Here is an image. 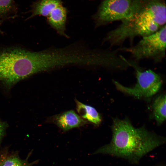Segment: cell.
Instances as JSON below:
<instances>
[{
    "label": "cell",
    "instance_id": "obj_1",
    "mask_svg": "<svg viewBox=\"0 0 166 166\" xmlns=\"http://www.w3.org/2000/svg\"><path fill=\"white\" fill-rule=\"evenodd\" d=\"M54 66L50 49L34 51L18 46L0 47V83L8 89L34 75L53 70Z\"/></svg>",
    "mask_w": 166,
    "mask_h": 166
},
{
    "label": "cell",
    "instance_id": "obj_2",
    "mask_svg": "<svg viewBox=\"0 0 166 166\" xmlns=\"http://www.w3.org/2000/svg\"><path fill=\"white\" fill-rule=\"evenodd\" d=\"M112 129L110 142L93 154H108L136 163L164 142V139L149 132L144 126L134 127L126 119H114Z\"/></svg>",
    "mask_w": 166,
    "mask_h": 166
},
{
    "label": "cell",
    "instance_id": "obj_3",
    "mask_svg": "<svg viewBox=\"0 0 166 166\" xmlns=\"http://www.w3.org/2000/svg\"><path fill=\"white\" fill-rule=\"evenodd\" d=\"M166 27L165 25L156 32L143 38L136 45L120 49L131 53L136 60L151 58L161 61L165 55Z\"/></svg>",
    "mask_w": 166,
    "mask_h": 166
},
{
    "label": "cell",
    "instance_id": "obj_4",
    "mask_svg": "<svg viewBox=\"0 0 166 166\" xmlns=\"http://www.w3.org/2000/svg\"><path fill=\"white\" fill-rule=\"evenodd\" d=\"M140 8L137 0H105L95 16L96 26L118 20L131 19Z\"/></svg>",
    "mask_w": 166,
    "mask_h": 166
},
{
    "label": "cell",
    "instance_id": "obj_5",
    "mask_svg": "<svg viewBox=\"0 0 166 166\" xmlns=\"http://www.w3.org/2000/svg\"><path fill=\"white\" fill-rule=\"evenodd\" d=\"M137 82L132 88L123 86L115 80L113 82L117 89L121 92L138 98H148L156 94L162 83L159 75L151 69L141 70L135 67Z\"/></svg>",
    "mask_w": 166,
    "mask_h": 166
},
{
    "label": "cell",
    "instance_id": "obj_6",
    "mask_svg": "<svg viewBox=\"0 0 166 166\" xmlns=\"http://www.w3.org/2000/svg\"><path fill=\"white\" fill-rule=\"evenodd\" d=\"M48 121L55 124L64 132L82 126L88 122L72 110L54 115Z\"/></svg>",
    "mask_w": 166,
    "mask_h": 166
},
{
    "label": "cell",
    "instance_id": "obj_7",
    "mask_svg": "<svg viewBox=\"0 0 166 166\" xmlns=\"http://www.w3.org/2000/svg\"><path fill=\"white\" fill-rule=\"evenodd\" d=\"M67 11L62 4L54 9L47 17L49 25L60 35L68 38L66 33Z\"/></svg>",
    "mask_w": 166,
    "mask_h": 166
},
{
    "label": "cell",
    "instance_id": "obj_8",
    "mask_svg": "<svg viewBox=\"0 0 166 166\" xmlns=\"http://www.w3.org/2000/svg\"><path fill=\"white\" fill-rule=\"evenodd\" d=\"M139 11L153 20L161 27L165 25L166 21L165 4L157 0H152Z\"/></svg>",
    "mask_w": 166,
    "mask_h": 166
},
{
    "label": "cell",
    "instance_id": "obj_9",
    "mask_svg": "<svg viewBox=\"0 0 166 166\" xmlns=\"http://www.w3.org/2000/svg\"><path fill=\"white\" fill-rule=\"evenodd\" d=\"M75 101L76 110L81 118L96 125L100 124L101 121V116L95 108L77 99Z\"/></svg>",
    "mask_w": 166,
    "mask_h": 166
},
{
    "label": "cell",
    "instance_id": "obj_10",
    "mask_svg": "<svg viewBox=\"0 0 166 166\" xmlns=\"http://www.w3.org/2000/svg\"><path fill=\"white\" fill-rule=\"evenodd\" d=\"M61 4L60 0H42L37 4L29 18L38 15L47 17L54 9Z\"/></svg>",
    "mask_w": 166,
    "mask_h": 166
},
{
    "label": "cell",
    "instance_id": "obj_11",
    "mask_svg": "<svg viewBox=\"0 0 166 166\" xmlns=\"http://www.w3.org/2000/svg\"><path fill=\"white\" fill-rule=\"evenodd\" d=\"M154 117L157 124H161L166 119V95L161 94L155 100L153 105Z\"/></svg>",
    "mask_w": 166,
    "mask_h": 166
},
{
    "label": "cell",
    "instance_id": "obj_12",
    "mask_svg": "<svg viewBox=\"0 0 166 166\" xmlns=\"http://www.w3.org/2000/svg\"><path fill=\"white\" fill-rule=\"evenodd\" d=\"M37 161L30 163L16 155L6 156L0 159V166H32Z\"/></svg>",
    "mask_w": 166,
    "mask_h": 166
},
{
    "label": "cell",
    "instance_id": "obj_13",
    "mask_svg": "<svg viewBox=\"0 0 166 166\" xmlns=\"http://www.w3.org/2000/svg\"><path fill=\"white\" fill-rule=\"evenodd\" d=\"M13 6V0H0V16L9 12Z\"/></svg>",
    "mask_w": 166,
    "mask_h": 166
},
{
    "label": "cell",
    "instance_id": "obj_14",
    "mask_svg": "<svg viewBox=\"0 0 166 166\" xmlns=\"http://www.w3.org/2000/svg\"><path fill=\"white\" fill-rule=\"evenodd\" d=\"M8 126V124L6 122L3 121L0 119V143L5 134Z\"/></svg>",
    "mask_w": 166,
    "mask_h": 166
},
{
    "label": "cell",
    "instance_id": "obj_15",
    "mask_svg": "<svg viewBox=\"0 0 166 166\" xmlns=\"http://www.w3.org/2000/svg\"><path fill=\"white\" fill-rule=\"evenodd\" d=\"M2 22H3V21L2 20H0V33L1 34H2L3 33V32L1 30V28H0V26H1L2 24Z\"/></svg>",
    "mask_w": 166,
    "mask_h": 166
}]
</instances>
